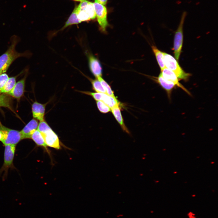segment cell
<instances>
[{
    "mask_svg": "<svg viewBox=\"0 0 218 218\" xmlns=\"http://www.w3.org/2000/svg\"><path fill=\"white\" fill-rule=\"evenodd\" d=\"M165 67L173 71L179 80L187 81L191 76L190 73L186 72L181 67L178 61L170 54L163 52Z\"/></svg>",
    "mask_w": 218,
    "mask_h": 218,
    "instance_id": "obj_1",
    "label": "cell"
},
{
    "mask_svg": "<svg viewBox=\"0 0 218 218\" xmlns=\"http://www.w3.org/2000/svg\"><path fill=\"white\" fill-rule=\"evenodd\" d=\"M16 44V41H15L8 50L0 56V71L3 73L7 71L14 60L24 55L23 54L18 53L15 51Z\"/></svg>",
    "mask_w": 218,
    "mask_h": 218,
    "instance_id": "obj_2",
    "label": "cell"
},
{
    "mask_svg": "<svg viewBox=\"0 0 218 218\" xmlns=\"http://www.w3.org/2000/svg\"><path fill=\"white\" fill-rule=\"evenodd\" d=\"M186 14H183L179 26L175 32L173 41V53L178 61L182 52L183 41V26Z\"/></svg>",
    "mask_w": 218,
    "mask_h": 218,
    "instance_id": "obj_3",
    "label": "cell"
},
{
    "mask_svg": "<svg viewBox=\"0 0 218 218\" xmlns=\"http://www.w3.org/2000/svg\"><path fill=\"white\" fill-rule=\"evenodd\" d=\"M0 130L3 135L2 141L5 145H16L22 139L20 131L0 126Z\"/></svg>",
    "mask_w": 218,
    "mask_h": 218,
    "instance_id": "obj_4",
    "label": "cell"
},
{
    "mask_svg": "<svg viewBox=\"0 0 218 218\" xmlns=\"http://www.w3.org/2000/svg\"><path fill=\"white\" fill-rule=\"evenodd\" d=\"M15 147V145L8 144L5 145L4 163L0 170V173L4 171L5 174H6L9 168L13 167Z\"/></svg>",
    "mask_w": 218,
    "mask_h": 218,
    "instance_id": "obj_5",
    "label": "cell"
},
{
    "mask_svg": "<svg viewBox=\"0 0 218 218\" xmlns=\"http://www.w3.org/2000/svg\"><path fill=\"white\" fill-rule=\"evenodd\" d=\"M96 16L101 30L105 32L108 24L107 19V10L104 5L97 2L93 3Z\"/></svg>",
    "mask_w": 218,
    "mask_h": 218,
    "instance_id": "obj_6",
    "label": "cell"
},
{
    "mask_svg": "<svg viewBox=\"0 0 218 218\" xmlns=\"http://www.w3.org/2000/svg\"><path fill=\"white\" fill-rule=\"evenodd\" d=\"M41 133L47 146L57 149L61 148L60 142L58 137L51 127L45 132Z\"/></svg>",
    "mask_w": 218,
    "mask_h": 218,
    "instance_id": "obj_7",
    "label": "cell"
},
{
    "mask_svg": "<svg viewBox=\"0 0 218 218\" xmlns=\"http://www.w3.org/2000/svg\"><path fill=\"white\" fill-rule=\"evenodd\" d=\"M88 59L90 70L96 78L101 77L102 68L99 60L91 54L88 55Z\"/></svg>",
    "mask_w": 218,
    "mask_h": 218,
    "instance_id": "obj_8",
    "label": "cell"
},
{
    "mask_svg": "<svg viewBox=\"0 0 218 218\" xmlns=\"http://www.w3.org/2000/svg\"><path fill=\"white\" fill-rule=\"evenodd\" d=\"M160 74L165 79L173 83L177 86L182 89L187 94L191 95L190 92L179 82V80L173 71L165 67L161 71Z\"/></svg>",
    "mask_w": 218,
    "mask_h": 218,
    "instance_id": "obj_9",
    "label": "cell"
},
{
    "mask_svg": "<svg viewBox=\"0 0 218 218\" xmlns=\"http://www.w3.org/2000/svg\"><path fill=\"white\" fill-rule=\"evenodd\" d=\"M47 104H42L37 101H35L33 103L32 105V111L34 118L40 121L45 120L44 116Z\"/></svg>",
    "mask_w": 218,
    "mask_h": 218,
    "instance_id": "obj_10",
    "label": "cell"
},
{
    "mask_svg": "<svg viewBox=\"0 0 218 218\" xmlns=\"http://www.w3.org/2000/svg\"><path fill=\"white\" fill-rule=\"evenodd\" d=\"M38 124L36 119L33 118L20 131L22 139L30 138L31 134L37 129Z\"/></svg>",
    "mask_w": 218,
    "mask_h": 218,
    "instance_id": "obj_11",
    "label": "cell"
},
{
    "mask_svg": "<svg viewBox=\"0 0 218 218\" xmlns=\"http://www.w3.org/2000/svg\"><path fill=\"white\" fill-rule=\"evenodd\" d=\"M155 81L165 91L168 97L170 99L172 91L177 86L176 85L165 79L160 73L158 77L156 78Z\"/></svg>",
    "mask_w": 218,
    "mask_h": 218,
    "instance_id": "obj_12",
    "label": "cell"
},
{
    "mask_svg": "<svg viewBox=\"0 0 218 218\" xmlns=\"http://www.w3.org/2000/svg\"><path fill=\"white\" fill-rule=\"evenodd\" d=\"M77 8L78 9L84 11L89 16L91 20L94 19L96 17L93 3L87 0L81 2Z\"/></svg>",
    "mask_w": 218,
    "mask_h": 218,
    "instance_id": "obj_13",
    "label": "cell"
},
{
    "mask_svg": "<svg viewBox=\"0 0 218 218\" xmlns=\"http://www.w3.org/2000/svg\"><path fill=\"white\" fill-rule=\"evenodd\" d=\"M25 84L24 78L16 83L12 89L8 93L9 95L17 99H19L24 92Z\"/></svg>",
    "mask_w": 218,
    "mask_h": 218,
    "instance_id": "obj_14",
    "label": "cell"
},
{
    "mask_svg": "<svg viewBox=\"0 0 218 218\" xmlns=\"http://www.w3.org/2000/svg\"><path fill=\"white\" fill-rule=\"evenodd\" d=\"M111 111L115 118L123 130L127 133L129 134V130L124 124L120 111L119 105H117L111 108Z\"/></svg>",
    "mask_w": 218,
    "mask_h": 218,
    "instance_id": "obj_15",
    "label": "cell"
},
{
    "mask_svg": "<svg viewBox=\"0 0 218 218\" xmlns=\"http://www.w3.org/2000/svg\"><path fill=\"white\" fill-rule=\"evenodd\" d=\"M37 146L42 147L48 150L47 146L41 132L37 129L31 134V138Z\"/></svg>",
    "mask_w": 218,
    "mask_h": 218,
    "instance_id": "obj_16",
    "label": "cell"
},
{
    "mask_svg": "<svg viewBox=\"0 0 218 218\" xmlns=\"http://www.w3.org/2000/svg\"><path fill=\"white\" fill-rule=\"evenodd\" d=\"M151 48L161 71L166 67L164 64L163 52L154 45H152Z\"/></svg>",
    "mask_w": 218,
    "mask_h": 218,
    "instance_id": "obj_17",
    "label": "cell"
},
{
    "mask_svg": "<svg viewBox=\"0 0 218 218\" xmlns=\"http://www.w3.org/2000/svg\"><path fill=\"white\" fill-rule=\"evenodd\" d=\"M81 22L77 17L76 12V7H75L64 25L59 31L63 30L70 25L77 24Z\"/></svg>",
    "mask_w": 218,
    "mask_h": 218,
    "instance_id": "obj_18",
    "label": "cell"
},
{
    "mask_svg": "<svg viewBox=\"0 0 218 218\" xmlns=\"http://www.w3.org/2000/svg\"><path fill=\"white\" fill-rule=\"evenodd\" d=\"M101 101L111 108L117 105H120V103L116 97H113L106 94H104Z\"/></svg>",
    "mask_w": 218,
    "mask_h": 218,
    "instance_id": "obj_19",
    "label": "cell"
},
{
    "mask_svg": "<svg viewBox=\"0 0 218 218\" xmlns=\"http://www.w3.org/2000/svg\"><path fill=\"white\" fill-rule=\"evenodd\" d=\"M92 84L93 89L97 92L106 94V92L101 82L97 79L88 78Z\"/></svg>",
    "mask_w": 218,
    "mask_h": 218,
    "instance_id": "obj_20",
    "label": "cell"
},
{
    "mask_svg": "<svg viewBox=\"0 0 218 218\" xmlns=\"http://www.w3.org/2000/svg\"><path fill=\"white\" fill-rule=\"evenodd\" d=\"M16 78L12 77L9 78L0 92L1 93H8L13 88L16 84Z\"/></svg>",
    "mask_w": 218,
    "mask_h": 218,
    "instance_id": "obj_21",
    "label": "cell"
},
{
    "mask_svg": "<svg viewBox=\"0 0 218 218\" xmlns=\"http://www.w3.org/2000/svg\"><path fill=\"white\" fill-rule=\"evenodd\" d=\"M96 78L101 82L107 94L113 97H116L110 86L101 77H99Z\"/></svg>",
    "mask_w": 218,
    "mask_h": 218,
    "instance_id": "obj_22",
    "label": "cell"
},
{
    "mask_svg": "<svg viewBox=\"0 0 218 218\" xmlns=\"http://www.w3.org/2000/svg\"><path fill=\"white\" fill-rule=\"evenodd\" d=\"M97 107L99 111L103 113H106L111 111V108L101 101H96Z\"/></svg>",
    "mask_w": 218,
    "mask_h": 218,
    "instance_id": "obj_23",
    "label": "cell"
},
{
    "mask_svg": "<svg viewBox=\"0 0 218 218\" xmlns=\"http://www.w3.org/2000/svg\"><path fill=\"white\" fill-rule=\"evenodd\" d=\"M10 107V100L9 98L4 94H0V107Z\"/></svg>",
    "mask_w": 218,
    "mask_h": 218,
    "instance_id": "obj_24",
    "label": "cell"
},
{
    "mask_svg": "<svg viewBox=\"0 0 218 218\" xmlns=\"http://www.w3.org/2000/svg\"><path fill=\"white\" fill-rule=\"evenodd\" d=\"M9 78L6 73H3L0 75V92L8 79Z\"/></svg>",
    "mask_w": 218,
    "mask_h": 218,
    "instance_id": "obj_25",
    "label": "cell"
},
{
    "mask_svg": "<svg viewBox=\"0 0 218 218\" xmlns=\"http://www.w3.org/2000/svg\"><path fill=\"white\" fill-rule=\"evenodd\" d=\"M107 1V0H95V2L104 5L106 4Z\"/></svg>",
    "mask_w": 218,
    "mask_h": 218,
    "instance_id": "obj_26",
    "label": "cell"
},
{
    "mask_svg": "<svg viewBox=\"0 0 218 218\" xmlns=\"http://www.w3.org/2000/svg\"><path fill=\"white\" fill-rule=\"evenodd\" d=\"M3 134L2 131L0 130V141H2L3 140Z\"/></svg>",
    "mask_w": 218,
    "mask_h": 218,
    "instance_id": "obj_27",
    "label": "cell"
},
{
    "mask_svg": "<svg viewBox=\"0 0 218 218\" xmlns=\"http://www.w3.org/2000/svg\"><path fill=\"white\" fill-rule=\"evenodd\" d=\"M73 1H77V2H84L87 1V0H72Z\"/></svg>",
    "mask_w": 218,
    "mask_h": 218,
    "instance_id": "obj_28",
    "label": "cell"
},
{
    "mask_svg": "<svg viewBox=\"0 0 218 218\" xmlns=\"http://www.w3.org/2000/svg\"><path fill=\"white\" fill-rule=\"evenodd\" d=\"M2 73H2V71H0V75L1 74H2Z\"/></svg>",
    "mask_w": 218,
    "mask_h": 218,
    "instance_id": "obj_29",
    "label": "cell"
}]
</instances>
